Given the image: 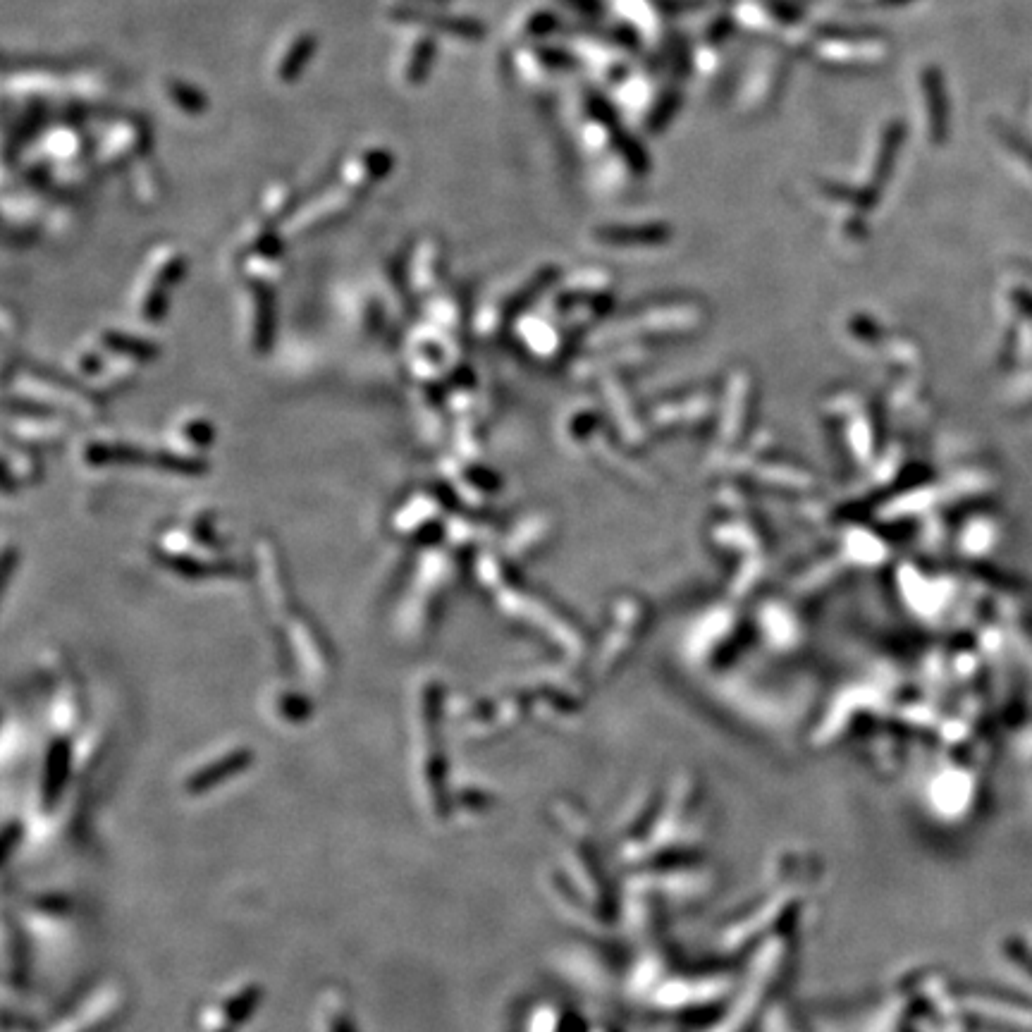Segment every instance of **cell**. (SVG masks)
<instances>
[{
    "label": "cell",
    "instance_id": "obj_1",
    "mask_svg": "<svg viewBox=\"0 0 1032 1032\" xmlns=\"http://www.w3.org/2000/svg\"><path fill=\"white\" fill-rule=\"evenodd\" d=\"M311 48H313V36H301V41L297 43V46H294L292 58H287L285 65H282L280 77L282 79H294V75H299V70H301V65H304V60H309Z\"/></svg>",
    "mask_w": 1032,
    "mask_h": 1032
}]
</instances>
